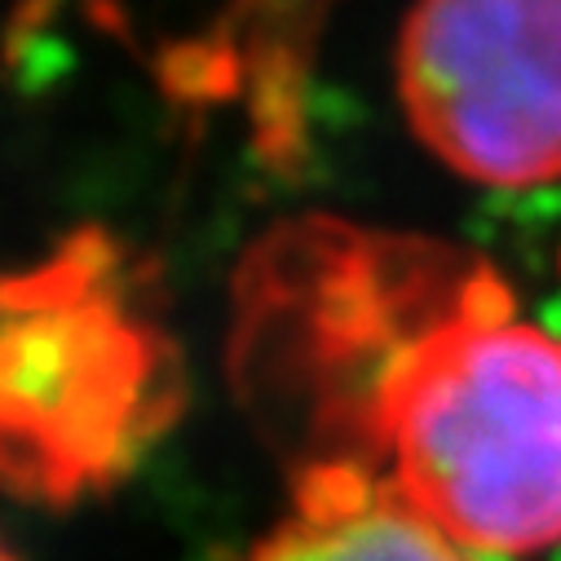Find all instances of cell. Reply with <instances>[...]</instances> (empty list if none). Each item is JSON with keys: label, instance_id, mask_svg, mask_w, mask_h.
Wrapping results in <instances>:
<instances>
[{"label": "cell", "instance_id": "cell-1", "mask_svg": "<svg viewBox=\"0 0 561 561\" xmlns=\"http://www.w3.org/2000/svg\"><path fill=\"white\" fill-rule=\"evenodd\" d=\"M376 415L389 482L447 535L500 561L561 548V332L495 270L385 358Z\"/></svg>", "mask_w": 561, "mask_h": 561}, {"label": "cell", "instance_id": "cell-2", "mask_svg": "<svg viewBox=\"0 0 561 561\" xmlns=\"http://www.w3.org/2000/svg\"><path fill=\"white\" fill-rule=\"evenodd\" d=\"M411 128L451 173L500 191L561 182V0H434L398 36Z\"/></svg>", "mask_w": 561, "mask_h": 561}, {"label": "cell", "instance_id": "cell-3", "mask_svg": "<svg viewBox=\"0 0 561 561\" xmlns=\"http://www.w3.org/2000/svg\"><path fill=\"white\" fill-rule=\"evenodd\" d=\"M252 561H500L430 522L393 482L328 465L301 486V517Z\"/></svg>", "mask_w": 561, "mask_h": 561}, {"label": "cell", "instance_id": "cell-4", "mask_svg": "<svg viewBox=\"0 0 561 561\" xmlns=\"http://www.w3.org/2000/svg\"><path fill=\"white\" fill-rule=\"evenodd\" d=\"M67 350L62 332L49 328H32L27 336H19V345L10 350V363H0V393L14 407H54L58 402V385L67 380V363L58 358Z\"/></svg>", "mask_w": 561, "mask_h": 561}, {"label": "cell", "instance_id": "cell-5", "mask_svg": "<svg viewBox=\"0 0 561 561\" xmlns=\"http://www.w3.org/2000/svg\"><path fill=\"white\" fill-rule=\"evenodd\" d=\"M76 49L58 32H23L14 41V84L23 93H45L76 71Z\"/></svg>", "mask_w": 561, "mask_h": 561}, {"label": "cell", "instance_id": "cell-6", "mask_svg": "<svg viewBox=\"0 0 561 561\" xmlns=\"http://www.w3.org/2000/svg\"><path fill=\"white\" fill-rule=\"evenodd\" d=\"M0 561H10V557H5V552H0Z\"/></svg>", "mask_w": 561, "mask_h": 561}]
</instances>
